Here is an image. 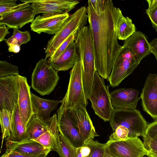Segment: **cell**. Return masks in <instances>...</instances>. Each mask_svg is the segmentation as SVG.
Instances as JSON below:
<instances>
[{
	"mask_svg": "<svg viewBox=\"0 0 157 157\" xmlns=\"http://www.w3.org/2000/svg\"><path fill=\"white\" fill-rule=\"evenodd\" d=\"M88 4L86 10L93 40L95 68L101 77L108 79L122 48L118 42L117 24L123 15L111 0H106L104 10L99 15Z\"/></svg>",
	"mask_w": 157,
	"mask_h": 157,
	"instance_id": "1",
	"label": "cell"
},
{
	"mask_svg": "<svg viewBox=\"0 0 157 157\" xmlns=\"http://www.w3.org/2000/svg\"><path fill=\"white\" fill-rule=\"evenodd\" d=\"M75 42L81 62L83 88L89 100L95 72V56L92 33L89 25L79 29Z\"/></svg>",
	"mask_w": 157,
	"mask_h": 157,
	"instance_id": "2",
	"label": "cell"
},
{
	"mask_svg": "<svg viewBox=\"0 0 157 157\" xmlns=\"http://www.w3.org/2000/svg\"><path fill=\"white\" fill-rule=\"evenodd\" d=\"M109 124L113 132L119 126L127 128L129 138L145 135L147 123L139 110L135 109H114Z\"/></svg>",
	"mask_w": 157,
	"mask_h": 157,
	"instance_id": "3",
	"label": "cell"
},
{
	"mask_svg": "<svg viewBox=\"0 0 157 157\" xmlns=\"http://www.w3.org/2000/svg\"><path fill=\"white\" fill-rule=\"evenodd\" d=\"M88 21L85 6H82L68 18L59 30L48 41L45 52V58H50L55 50L71 34L85 26Z\"/></svg>",
	"mask_w": 157,
	"mask_h": 157,
	"instance_id": "4",
	"label": "cell"
},
{
	"mask_svg": "<svg viewBox=\"0 0 157 157\" xmlns=\"http://www.w3.org/2000/svg\"><path fill=\"white\" fill-rule=\"evenodd\" d=\"M89 100L95 113L104 121H109L114 109L111 104L109 87L105 85L104 78L99 75L97 70Z\"/></svg>",
	"mask_w": 157,
	"mask_h": 157,
	"instance_id": "5",
	"label": "cell"
},
{
	"mask_svg": "<svg viewBox=\"0 0 157 157\" xmlns=\"http://www.w3.org/2000/svg\"><path fill=\"white\" fill-rule=\"evenodd\" d=\"M31 86L40 95L50 94L59 79L58 71L51 66L47 59H42L36 64L32 75Z\"/></svg>",
	"mask_w": 157,
	"mask_h": 157,
	"instance_id": "6",
	"label": "cell"
},
{
	"mask_svg": "<svg viewBox=\"0 0 157 157\" xmlns=\"http://www.w3.org/2000/svg\"><path fill=\"white\" fill-rule=\"evenodd\" d=\"M69 81L66 93L60 103L66 108L75 105L86 108L88 102L83 88L81 61L77 62L70 73Z\"/></svg>",
	"mask_w": 157,
	"mask_h": 157,
	"instance_id": "7",
	"label": "cell"
},
{
	"mask_svg": "<svg viewBox=\"0 0 157 157\" xmlns=\"http://www.w3.org/2000/svg\"><path fill=\"white\" fill-rule=\"evenodd\" d=\"M139 64L130 51L122 46L107 79L110 86L113 87L118 86Z\"/></svg>",
	"mask_w": 157,
	"mask_h": 157,
	"instance_id": "8",
	"label": "cell"
},
{
	"mask_svg": "<svg viewBox=\"0 0 157 157\" xmlns=\"http://www.w3.org/2000/svg\"><path fill=\"white\" fill-rule=\"evenodd\" d=\"M21 1L32 3L35 16L42 13V16L45 17L68 13L79 3L78 1L73 0H24Z\"/></svg>",
	"mask_w": 157,
	"mask_h": 157,
	"instance_id": "9",
	"label": "cell"
},
{
	"mask_svg": "<svg viewBox=\"0 0 157 157\" xmlns=\"http://www.w3.org/2000/svg\"><path fill=\"white\" fill-rule=\"evenodd\" d=\"M106 144V148L115 157H144L148 153L143 142L138 137Z\"/></svg>",
	"mask_w": 157,
	"mask_h": 157,
	"instance_id": "10",
	"label": "cell"
},
{
	"mask_svg": "<svg viewBox=\"0 0 157 157\" xmlns=\"http://www.w3.org/2000/svg\"><path fill=\"white\" fill-rule=\"evenodd\" d=\"M19 93L18 75L0 78V110L12 113L18 103Z\"/></svg>",
	"mask_w": 157,
	"mask_h": 157,
	"instance_id": "11",
	"label": "cell"
},
{
	"mask_svg": "<svg viewBox=\"0 0 157 157\" xmlns=\"http://www.w3.org/2000/svg\"><path fill=\"white\" fill-rule=\"evenodd\" d=\"M57 113V125L59 133L76 148L82 146L85 144L83 140L67 109L61 105Z\"/></svg>",
	"mask_w": 157,
	"mask_h": 157,
	"instance_id": "12",
	"label": "cell"
},
{
	"mask_svg": "<svg viewBox=\"0 0 157 157\" xmlns=\"http://www.w3.org/2000/svg\"><path fill=\"white\" fill-rule=\"evenodd\" d=\"M143 110L157 121V75L150 73L147 77L140 96Z\"/></svg>",
	"mask_w": 157,
	"mask_h": 157,
	"instance_id": "13",
	"label": "cell"
},
{
	"mask_svg": "<svg viewBox=\"0 0 157 157\" xmlns=\"http://www.w3.org/2000/svg\"><path fill=\"white\" fill-rule=\"evenodd\" d=\"M78 128L84 143L88 140L98 136L96 133L86 108L80 105L66 108Z\"/></svg>",
	"mask_w": 157,
	"mask_h": 157,
	"instance_id": "14",
	"label": "cell"
},
{
	"mask_svg": "<svg viewBox=\"0 0 157 157\" xmlns=\"http://www.w3.org/2000/svg\"><path fill=\"white\" fill-rule=\"evenodd\" d=\"M35 15L30 3H23L17 9L0 17V24L10 28L19 29L26 24L32 23Z\"/></svg>",
	"mask_w": 157,
	"mask_h": 157,
	"instance_id": "15",
	"label": "cell"
},
{
	"mask_svg": "<svg viewBox=\"0 0 157 157\" xmlns=\"http://www.w3.org/2000/svg\"><path fill=\"white\" fill-rule=\"evenodd\" d=\"M70 15L68 13L52 16H37L30 24L31 30L39 34H55L62 27Z\"/></svg>",
	"mask_w": 157,
	"mask_h": 157,
	"instance_id": "16",
	"label": "cell"
},
{
	"mask_svg": "<svg viewBox=\"0 0 157 157\" xmlns=\"http://www.w3.org/2000/svg\"><path fill=\"white\" fill-rule=\"evenodd\" d=\"M139 91L132 88H121L110 93L111 102L114 109H136L140 99Z\"/></svg>",
	"mask_w": 157,
	"mask_h": 157,
	"instance_id": "17",
	"label": "cell"
},
{
	"mask_svg": "<svg viewBox=\"0 0 157 157\" xmlns=\"http://www.w3.org/2000/svg\"><path fill=\"white\" fill-rule=\"evenodd\" d=\"M18 78L19 93L17 103L21 117L26 128L33 114L30 87L28 84L25 77L19 75H18Z\"/></svg>",
	"mask_w": 157,
	"mask_h": 157,
	"instance_id": "18",
	"label": "cell"
},
{
	"mask_svg": "<svg viewBox=\"0 0 157 157\" xmlns=\"http://www.w3.org/2000/svg\"><path fill=\"white\" fill-rule=\"evenodd\" d=\"M122 46L128 49L140 63L143 58L151 53L147 37L140 31H136L124 40Z\"/></svg>",
	"mask_w": 157,
	"mask_h": 157,
	"instance_id": "19",
	"label": "cell"
},
{
	"mask_svg": "<svg viewBox=\"0 0 157 157\" xmlns=\"http://www.w3.org/2000/svg\"><path fill=\"white\" fill-rule=\"evenodd\" d=\"M80 60L75 41L71 43L65 50L55 59L49 60L53 68L57 71H67L73 68Z\"/></svg>",
	"mask_w": 157,
	"mask_h": 157,
	"instance_id": "20",
	"label": "cell"
},
{
	"mask_svg": "<svg viewBox=\"0 0 157 157\" xmlns=\"http://www.w3.org/2000/svg\"><path fill=\"white\" fill-rule=\"evenodd\" d=\"M6 146V150L24 155L48 154L51 151L50 149L33 140L18 142L7 140Z\"/></svg>",
	"mask_w": 157,
	"mask_h": 157,
	"instance_id": "21",
	"label": "cell"
},
{
	"mask_svg": "<svg viewBox=\"0 0 157 157\" xmlns=\"http://www.w3.org/2000/svg\"><path fill=\"white\" fill-rule=\"evenodd\" d=\"M31 95L33 114L48 124L51 118L50 117L51 112L56 108L60 101L43 99L32 93Z\"/></svg>",
	"mask_w": 157,
	"mask_h": 157,
	"instance_id": "22",
	"label": "cell"
},
{
	"mask_svg": "<svg viewBox=\"0 0 157 157\" xmlns=\"http://www.w3.org/2000/svg\"><path fill=\"white\" fill-rule=\"evenodd\" d=\"M48 130V124L33 114L27 125L22 141L34 140Z\"/></svg>",
	"mask_w": 157,
	"mask_h": 157,
	"instance_id": "23",
	"label": "cell"
},
{
	"mask_svg": "<svg viewBox=\"0 0 157 157\" xmlns=\"http://www.w3.org/2000/svg\"><path fill=\"white\" fill-rule=\"evenodd\" d=\"M13 122L12 133L7 140L21 141L23 140L26 128L21 117L18 103L12 113Z\"/></svg>",
	"mask_w": 157,
	"mask_h": 157,
	"instance_id": "24",
	"label": "cell"
},
{
	"mask_svg": "<svg viewBox=\"0 0 157 157\" xmlns=\"http://www.w3.org/2000/svg\"><path fill=\"white\" fill-rule=\"evenodd\" d=\"M136 29L132 20L128 17L123 16L119 20L117 24L118 39L125 40L133 35Z\"/></svg>",
	"mask_w": 157,
	"mask_h": 157,
	"instance_id": "25",
	"label": "cell"
},
{
	"mask_svg": "<svg viewBox=\"0 0 157 157\" xmlns=\"http://www.w3.org/2000/svg\"><path fill=\"white\" fill-rule=\"evenodd\" d=\"M77 149L65 137L59 134L57 152L60 157H77Z\"/></svg>",
	"mask_w": 157,
	"mask_h": 157,
	"instance_id": "26",
	"label": "cell"
},
{
	"mask_svg": "<svg viewBox=\"0 0 157 157\" xmlns=\"http://www.w3.org/2000/svg\"><path fill=\"white\" fill-rule=\"evenodd\" d=\"M0 122L2 142L4 139H7L11 134L13 122L12 113L6 109L0 110Z\"/></svg>",
	"mask_w": 157,
	"mask_h": 157,
	"instance_id": "27",
	"label": "cell"
},
{
	"mask_svg": "<svg viewBox=\"0 0 157 157\" xmlns=\"http://www.w3.org/2000/svg\"><path fill=\"white\" fill-rule=\"evenodd\" d=\"M31 36L29 31H21L16 29H13V34L5 41L7 45L9 44L17 45L20 46L29 42Z\"/></svg>",
	"mask_w": 157,
	"mask_h": 157,
	"instance_id": "28",
	"label": "cell"
},
{
	"mask_svg": "<svg viewBox=\"0 0 157 157\" xmlns=\"http://www.w3.org/2000/svg\"><path fill=\"white\" fill-rule=\"evenodd\" d=\"M33 140L50 149L51 151H57L59 141L49 130Z\"/></svg>",
	"mask_w": 157,
	"mask_h": 157,
	"instance_id": "29",
	"label": "cell"
},
{
	"mask_svg": "<svg viewBox=\"0 0 157 157\" xmlns=\"http://www.w3.org/2000/svg\"><path fill=\"white\" fill-rule=\"evenodd\" d=\"M90 148V157H103L106 148V143L101 144L90 139L85 143Z\"/></svg>",
	"mask_w": 157,
	"mask_h": 157,
	"instance_id": "30",
	"label": "cell"
},
{
	"mask_svg": "<svg viewBox=\"0 0 157 157\" xmlns=\"http://www.w3.org/2000/svg\"><path fill=\"white\" fill-rule=\"evenodd\" d=\"M19 75L18 67L6 61H0V78Z\"/></svg>",
	"mask_w": 157,
	"mask_h": 157,
	"instance_id": "31",
	"label": "cell"
},
{
	"mask_svg": "<svg viewBox=\"0 0 157 157\" xmlns=\"http://www.w3.org/2000/svg\"><path fill=\"white\" fill-rule=\"evenodd\" d=\"M148 7L146 13L151 21L153 27L157 32V0H147Z\"/></svg>",
	"mask_w": 157,
	"mask_h": 157,
	"instance_id": "32",
	"label": "cell"
},
{
	"mask_svg": "<svg viewBox=\"0 0 157 157\" xmlns=\"http://www.w3.org/2000/svg\"><path fill=\"white\" fill-rule=\"evenodd\" d=\"M129 131L127 128L122 126H119L110 136L107 143H110L126 140L129 138Z\"/></svg>",
	"mask_w": 157,
	"mask_h": 157,
	"instance_id": "33",
	"label": "cell"
},
{
	"mask_svg": "<svg viewBox=\"0 0 157 157\" xmlns=\"http://www.w3.org/2000/svg\"><path fill=\"white\" fill-rule=\"evenodd\" d=\"M17 0H0V16L3 17L18 8L21 3L17 4Z\"/></svg>",
	"mask_w": 157,
	"mask_h": 157,
	"instance_id": "34",
	"label": "cell"
},
{
	"mask_svg": "<svg viewBox=\"0 0 157 157\" xmlns=\"http://www.w3.org/2000/svg\"><path fill=\"white\" fill-rule=\"evenodd\" d=\"M78 31H76L71 34L55 50L48 60H53L61 54L67 48L70 44L75 41Z\"/></svg>",
	"mask_w": 157,
	"mask_h": 157,
	"instance_id": "35",
	"label": "cell"
},
{
	"mask_svg": "<svg viewBox=\"0 0 157 157\" xmlns=\"http://www.w3.org/2000/svg\"><path fill=\"white\" fill-rule=\"evenodd\" d=\"M145 147L148 151L157 152V138L155 136L150 137L145 135L143 137Z\"/></svg>",
	"mask_w": 157,
	"mask_h": 157,
	"instance_id": "36",
	"label": "cell"
},
{
	"mask_svg": "<svg viewBox=\"0 0 157 157\" xmlns=\"http://www.w3.org/2000/svg\"><path fill=\"white\" fill-rule=\"evenodd\" d=\"M105 2L106 0H89L88 3L90 5L95 13L99 15L104 10Z\"/></svg>",
	"mask_w": 157,
	"mask_h": 157,
	"instance_id": "37",
	"label": "cell"
},
{
	"mask_svg": "<svg viewBox=\"0 0 157 157\" xmlns=\"http://www.w3.org/2000/svg\"><path fill=\"white\" fill-rule=\"evenodd\" d=\"M145 135L150 137L157 138V121L148 124Z\"/></svg>",
	"mask_w": 157,
	"mask_h": 157,
	"instance_id": "38",
	"label": "cell"
},
{
	"mask_svg": "<svg viewBox=\"0 0 157 157\" xmlns=\"http://www.w3.org/2000/svg\"><path fill=\"white\" fill-rule=\"evenodd\" d=\"M77 157H90V149L85 144L78 148Z\"/></svg>",
	"mask_w": 157,
	"mask_h": 157,
	"instance_id": "39",
	"label": "cell"
},
{
	"mask_svg": "<svg viewBox=\"0 0 157 157\" xmlns=\"http://www.w3.org/2000/svg\"><path fill=\"white\" fill-rule=\"evenodd\" d=\"M10 151V153L8 157H47L48 155L42 154L35 155H27L21 154L13 151Z\"/></svg>",
	"mask_w": 157,
	"mask_h": 157,
	"instance_id": "40",
	"label": "cell"
},
{
	"mask_svg": "<svg viewBox=\"0 0 157 157\" xmlns=\"http://www.w3.org/2000/svg\"><path fill=\"white\" fill-rule=\"evenodd\" d=\"M9 28L6 25L0 24V42L5 40V37L8 34H10L9 31Z\"/></svg>",
	"mask_w": 157,
	"mask_h": 157,
	"instance_id": "41",
	"label": "cell"
},
{
	"mask_svg": "<svg viewBox=\"0 0 157 157\" xmlns=\"http://www.w3.org/2000/svg\"><path fill=\"white\" fill-rule=\"evenodd\" d=\"M150 44L151 53L155 56H157V38L152 40Z\"/></svg>",
	"mask_w": 157,
	"mask_h": 157,
	"instance_id": "42",
	"label": "cell"
},
{
	"mask_svg": "<svg viewBox=\"0 0 157 157\" xmlns=\"http://www.w3.org/2000/svg\"><path fill=\"white\" fill-rule=\"evenodd\" d=\"M8 46V51L10 52H13L14 53L19 52L20 50V47L17 45L9 44Z\"/></svg>",
	"mask_w": 157,
	"mask_h": 157,
	"instance_id": "43",
	"label": "cell"
},
{
	"mask_svg": "<svg viewBox=\"0 0 157 157\" xmlns=\"http://www.w3.org/2000/svg\"><path fill=\"white\" fill-rule=\"evenodd\" d=\"M147 156L149 157H157V152L148 151Z\"/></svg>",
	"mask_w": 157,
	"mask_h": 157,
	"instance_id": "44",
	"label": "cell"
},
{
	"mask_svg": "<svg viewBox=\"0 0 157 157\" xmlns=\"http://www.w3.org/2000/svg\"><path fill=\"white\" fill-rule=\"evenodd\" d=\"M103 157H115L112 155L109 152L108 149L106 148L104 155Z\"/></svg>",
	"mask_w": 157,
	"mask_h": 157,
	"instance_id": "45",
	"label": "cell"
},
{
	"mask_svg": "<svg viewBox=\"0 0 157 157\" xmlns=\"http://www.w3.org/2000/svg\"><path fill=\"white\" fill-rule=\"evenodd\" d=\"M10 153V151L6 150L5 152L1 156V157H8Z\"/></svg>",
	"mask_w": 157,
	"mask_h": 157,
	"instance_id": "46",
	"label": "cell"
},
{
	"mask_svg": "<svg viewBox=\"0 0 157 157\" xmlns=\"http://www.w3.org/2000/svg\"><path fill=\"white\" fill-rule=\"evenodd\" d=\"M155 58H156V61H157V56H155ZM156 75H157V74Z\"/></svg>",
	"mask_w": 157,
	"mask_h": 157,
	"instance_id": "47",
	"label": "cell"
},
{
	"mask_svg": "<svg viewBox=\"0 0 157 157\" xmlns=\"http://www.w3.org/2000/svg\"><path fill=\"white\" fill-rule=\"evenodd\" d=\"M144 157H148H148H146V156H145V157H144Z\"/></svg>",
	"mask_w": 157,
	"mask_h": 157,
	"instance_id": "48",
	"label": "cell"
}]
</instances>
